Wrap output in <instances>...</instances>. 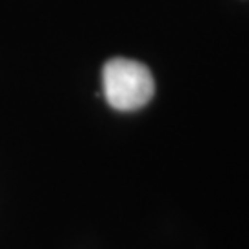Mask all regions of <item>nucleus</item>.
<instances>
[{
  "label": "nucleus",
  "mask_w": 249,
  "mask_h": 249,
  "mask_svg": "<svg viewBox=\"0 0 249 249\" xmlns=\"http://www.w3.org/2000/svg\"><path fill=\"white\" fill-rule=\"evenodd\" d=\"M102 85L107 104L116 111L141 109L155 92L153 76L148 67L125 57H113L104 65Z\"/></svg>",
  "instance_id": "obj_1"
}]
</instances>
